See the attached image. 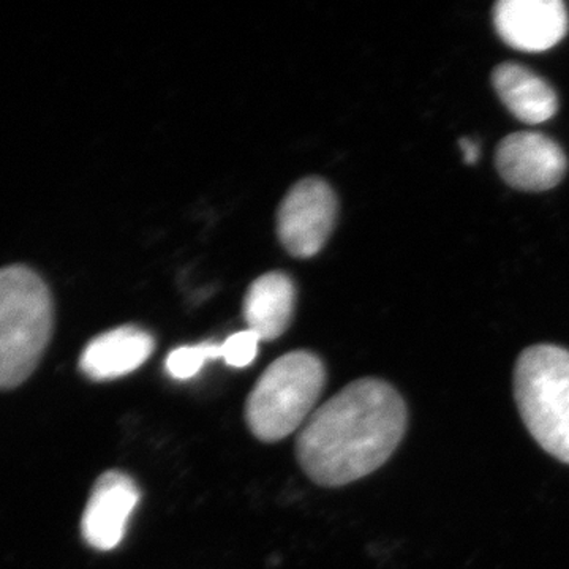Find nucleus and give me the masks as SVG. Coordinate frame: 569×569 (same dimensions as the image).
I'll use <instances>...</instances> for the list:
<instances>
[{"label":"nucleus","instance_id":"obj_11","mask_svg":"<svg viewBox=\"0 0 569 569\" xmlns=\"http://www.w3.org/2000/svg\"><path fill=\"white\" fill-rule=\"evenodd\" d=\"M296 290L293 280L282 272H269L250 284L244 299L246 323L260 340L272 342L293 320Z\"/></svg>","mask_w":569,"mask_h":569},{"label":"nucleus","instance_id":"obj_10","mask_svg":"<svg viewBox=\"0 0 569 569\" xmlns=\"http://www.w3.org/2000/svg\"><path fill=\"white\" fill-rule=\"evenodd\" d=\"M492 84L507 110L520 122L538 126L559 111V97L552 86L522 63H500L492 71Z\"/></svg>","mask_w":569,"mask_h":569},{"label":"nucleus","instance_id":"obj_8","mask_svg":"<svg viewBox=\"0 0 569 569\" xmlns=\"http://www.w3.org/2000/svg\"><path fill=\"white\" fill-rule=\"evenodd\" d=\"M140 498L137 482L123 471L110 470L97 479L81 519L86 545L103 552L118 548Z\"/></svg>","mask_w":569,"mask_h":569},{"label":"nucleus","instance_id":"obj_14","mask_svg":"<svg viewBox=\"0 0 569 569\" xmlns=\"http://www.w3.org/2000/svg\"><path fill=\"white\" fill-rule=\"evenodd\" d=\"M459 146L466 163H477V160L479 159V148L477 142L471 140V138H462V140L459 141Z\"/></svg>","mask_w":569,"mask_h":569},{"label":"nucleus","instance_id":"obj_2","mask_svg":"<svg viewBox=\"0 0 569 569\" xmlns=\"http://www.w3.org/2000/svg\"><path fill=\"white\" fill-rule=\"evenodd\" d=\"M52 320L50 290L32 269H0V389L32 376L50 343Z\"/></svg>","mask_w":569,"mask_h":569},{"label":"nucleus","instance_id":"obj_3","mask_svg":"<svg viewBox=\"0 0 569 569\" xmlns=\"http://www.w3.org/2000/svg\"><path fill=\"white\" fill-rule=\"evenodd\" d=\"M326 385L321 359L310 351H291L272 362L246 402L250 432L264 443H276L312 417Z\"/></svg>","mask_w":569,"mask_h":569},{"label":"nucleus","instance_id":"obj_13","mask_svg":"<svg viewBox=\"0 0 569 569\" xmlns=\"http://www.w3.org/2000/svg\"><path fill=\"white\" fill-rule=\"evenodd\" d=\"M260 342V337L250 329L236 332L222 343V359L234 369H244V367L252 365L254 358H257Z\"/></svg>","mask_w":569,"mask_h":569},{"label":"nucleus","instance_id":"obj_5","mask_svg":"<svg viewBox=\"0 0 569 569\" xmlns=\"http://www.w3.org/2000/svg\"><path fill=\"white\" fill-rule=\"evenodd\" d=\"M336 217L337 198L331 187L318 178L305 179L296 183L280 206V241L295 257H313L331 236Z\"/></svg>","mask_w":569,"mask_h":569},{"label":"nucleus","instance_id":"obj_9","mask_svg":"<svg viewBox=\"0 0 569 569\" xmlns=\"http://www.w3.org/2000/svg\"><path fill=\"white\" fill-rule=\"evenodd\" d=\"M153 337L137 326H121L92 339L82 350L80 369L93 381L116 380L140 369L152 355Z\"/></svg>","mask_w":569,"mask_h":569},{"label":"nucleus","instance_id":"obj_6","mask_svg":"<svg viewBox=\"0 0 569 569\" xmlns=\"http://www.w3.org/2000/svg\"><path fill=\"white\" fill-rule=\"evenodd\" d=\"M498 173L512 189L545 192L563 181L567 153L548 134L518 132L500 141L496 153Z\"/></svg>","mask_w":569,"mask_h":569},{"label":"nucleus","instance_id":"obj_1","mask_svg":"<svg viewBox=\"0 0 569 569\" xmlns=\"http://www.w3.org/2000/svg\"><path fill=\"white\" fill-rule=\"evenodd\" d=\"M407 407L387 381L361 378L313 411L296 440L307 477L340 488L373 473L406 436Z\"/></svg>","mask_w":569,"mask_h":569},{"label":"nucleus","instance_id":"obj_12","mask_svg":"<svg viewBox=\"0 0 569 569\" xmlns=\"http://www.w3.org/2000/svg\"><path fill=\"white\" fill-rule=\"evenodd\" d=\"M212 359H222V346L204 342L176 348L164 362L168 376L174 380H190Z\"/></svg>","mask_w":569,"mask_h":569},{"label":"nucleus","instance_id":"obj_4","mask_svg":"<svg viewBox=\"0 0 569 569\" xmlns=\"http://www.w3.org/2000/svg\"><path fill=\"white\" fill-rule=\"evenodd\" d=\"M515 396L539 447L569 463V351L548 343L523 350L515 370Z\"/></svg>","mask_w":569,"mask_h":569},{"label":"nucleus","instance_id":"obj_7","mask_svg":"<svg viewBox=\"0 0 569 569\" xmlns=\"http://www.w3.org/2000/svg\"><path fill=\"white\" fill-rule=\"evenodd\" d=\"M500 39L523 52H542L567 37L569 17L561 0H500L493 7Z\"/></svg>","mask_w":569,"mask_h":569}]
</instances>
